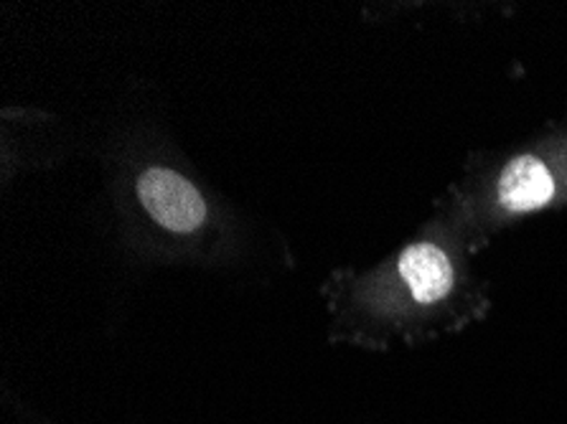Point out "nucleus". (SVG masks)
<instances>
[{"label":"nucleus","instance_id":"obj_2","mask_svg":"<svg viewBox=\"0 0 567 424\" xmlns=\"http://www.w3.org/2000/svg\"><path fill=\"white\" fill-rule=\"evenodd\" d=\"M441 204L474 252L522 219L567 211V107L517 148L471 155Z\"/></svg>","mask_w":567,"mask_h":424},{"label":"nucleus","instance_id":"obj_3","mask_svg":"<svg viewBox=\"0 0 567 424\" xmlns=\"http://www.w3.org/2000/svg\"><path fill=\"white\" fill-rule=\"evenodd\" d=\"M133 196L141 211L174 237H196L209 227L212 206L202 188L186 173L166 163H148L137 168Z\"/></svg>","mask_w":567,"mask_h":424},{"label":"nucleus","instance_id":"obj_1","mask_svg":"<svg viewBox=\"0 0 567 424\" xmlns=\"http://www.w3.org/2000/svg\"><path fill=\"white\" fill-rule=\"evenodd\" d=\"M474 255L466 231L437 201L431 219L384 262L341 277L331 339L386 351L478 323L492 310V290L471 265Z\"/></svg>","mask_w":567,"mask_h":424}]
</instances>
